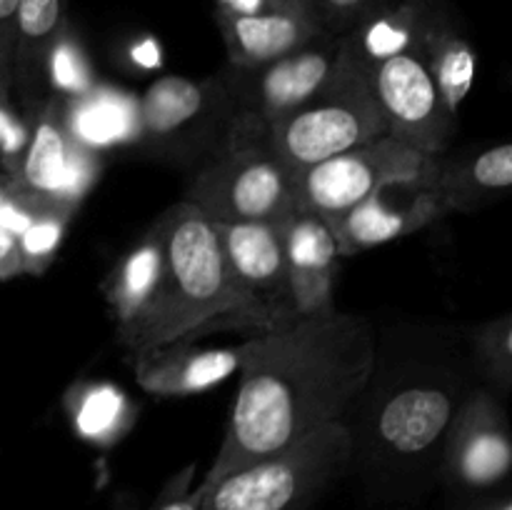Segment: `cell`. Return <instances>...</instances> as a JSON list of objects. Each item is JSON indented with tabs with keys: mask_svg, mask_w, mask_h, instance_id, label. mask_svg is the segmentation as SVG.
Masks as SVG:
<instances>
[{
	"mask_svg": "<svg viewBox=\"0 0 512 510\" xmlns=\"http://www.w3.org/2000/svg\"><path fill=\"white\" fill-rule=\"evenodd\" d=\"M375 335L345 310L300 315L243 343L238 395L208 483L343 420L370 383Z\"/></svg>",
	"mask_w": 512,
	"mask_h": 510,
	"instance_id": "1",
	"label": "cell"
},
{
	"mask_svg": "<svg viewBox=\"0 0 512 510\" xmlns=\"http://www.w3.org/2000/svg\"><path fill=\"white\" fill-rule=\"evenodd\" d=\"M155 223L163 235V278L138 328L120 338L130 353L195 343L223 330L250 338L288 323L238 283L208 215L178 200Z\"/></svg>",
	"mask_w": 512,
	"mask_h": 510,
	"instance_id": "2",
	"label": "cell"
},
{
	"mask_svg": "<svg viewBox=\"0 0 512 510\" xmlns=\"http://www.w3.org/2000/svg\"><path fill=\"white\" fill-rule=\"evenodd\" d=\"M345 420L208 483L200 510H310L353 463Z\"/></svg>",
	"mask_w": 512,
	"mask_h": 510,
	"instance_id": "3",
	"label": "cell"
},
{
	"mask_svg": "<svg viewBox=\"0 0 512 510\" xmlns=\"http://www.w3.org/2000/svg\"><path fill=\"white\" fill-rule=\"evenodd\" d=\"M385 135L383 115L370 90L363 65L345 50L333 78L313 100L268 130V148L298 178V173Z\"/></svg>",
	"mask_w": 512,
	"mask_h": 510,
	"instance_id": "4",
	"label": "cell"
},
{
	"mask_svg": "<svg viewBox=\"0 0 512 510\" xmlns=\"http://www.w3.org/2000/svg\"><path fill=\"white\" fill-rule=\"evenodd\" d=\"M183 200L215 223H283L298 190L268 140H238L195 168Z\"/></svg>",
	"mask_w": 512,
	"mask_h": 510,
	"instance_id": "5",
	"label": "cell"
},
{
	"mask_svg": "<svg viewBox=\"0 0 512 510\" xmlns=\"http://www.w3.org/2000/svg\"><path fill=\"white\" fill-rule=\"evenodd\" d=\"M140 130L135 148L150 158L200 165L230 143L233 105L215 78H158L138 98Z\"/></svg>",
	"mask_w": 512,
	"mask_h": 510,
	"instance_id": "6",
	"label": "cell"
},
{
	"mask_svg": "<svg viewBox=\"0 0 512 510\" xmlns=\"http://www.w3.org/2000/svg\"><path fill=\"white\" fill-rule=\"evenodd\" d=\"M340 60V38L320 35L305 48L273 63L238 68L228 65L218 80L233 105L230 143L265 140L268 130L323 90Z\"/></svg>",
	"mask_w": 512,
	"mask_h": 510,
	"instance_id": "7",
	"label": "cell"
},
{
	"mask_svg": "<svg viewBox=\"0 0 512 510\" xmlns=\"http://www.w3.org/2000/svg\"><path fill=\"white\" fill-rule=\"evenodd\" d=\"M433 155H425L390 135L333 155L295 178L298 208L335 223L370 195L390 185L418 183Z\"/></svg>",
	"mask_w": 512,
	"mask_h": 510,
	"instance_id": "8",
	"label": "cell"
},
{
	"mask_svg": "<svg viewBox=\"0 0 512 510\" xmlns=\"http://www.w3.org/2000/svg\"><path fill=\"white\" fill-rule=\"evenodd\" d=\"M385 123V135L425 155H445L458 125L420 50L363 65Z\"/></svg>",
	"mask_w": 512,
	"mask_h": 510,
	"instance_id": "9",
	"label": "cell"
},
{
	"mask_svg": "<svg viewBox=\"0 0 512 510\" xmlns=\"http://www.w3.org/2000/svg\"><path fill=\"white\" fill-rule=\"evenodd\" d=\"M512 468L510 425L503 403L488 390L465 395L455 408L443 445L440 475L458 495L493 498Z\"/></svg>",
	"mask_w": 512,
	"mask_h": 510,
	"instance_id": "10",
	"label": "cell"
},
{
	"mask_svg": "<svg viewBox=\"0 0 512 510\" xmlns=\"http://www.w3.org/2000/svg\"><path fill=\"white\" fill-rule=\"evenodd\" d=\"M98 175L100 153L73 140L63 120V98L50 95L28 120V143L8 178L35 198L78 208Z\"/></svg>",
	"mask_w": 512,
	"mask_h": 510,
	"instance_id": "11",
	"label": "cell"
},
{
	"mask_svg": "<svg viewBox=\"0 0 512 510\" xmlns=\"http://www.w3.org/2000/svg\"><path fill=\"white\" fill-rule=\"evenodd\" d=\"M455 408L453 393L435 385H408L390 395L373 428L383 463L400 468L420 463L443 445Z\"/></svg>",
	"mask_w": 512,
	"mask_h": 510,
	"instance_id": "12",
	"label": "cell"
},
{
	"mask_svg": "<svg viewBox=\"0 0 512 510\" xmlns=\"http://www.w3.org/2000/svg\"><path fill=\"white\" fill-rule=\"evenodd\" d=\"M280 230L295 318L335 308V275L343 255L335 243L333 225L320 215L295 208L280 223Z\"/></svg>",
	"mask_w": 512,
	"mask_h": 510,
	"instance_id": "13",
	"label": "cell"
},
{
	"mask_svg": "<svg viewBox=\"0 0 512 510\" xmlns=\"http://www.w3.org/2000/svg\"><path fill=\"white\" fill-rule=\"evenodd\" d=\"M215 228L238 283L280 320H293L280 223H215Z\"/></svg>",
	"mask_w": 512,
	"mask_h": 510,
	"instance_id": "14",
	"label": "cell"
},
{
	"mask_svg": "<svg viewBox=\"0 0 512 510\" xmlns=\"http://www.w3.org/2000/svg\"><path fill=\"white\" fill-rule=\"evenodd\" d=\"M65 25L63 0H18L10 53L13 98L25 120L33 118L50 98L48 65Z\"/></svg>",
	"mask_w": 512,
	"mask_h": 510,
	"instance_id": "15",
	"label": "cell"
},
{
	"mask_svg": "<svg viewBox=\"0 0 512 510\" xmlns=\"http://www.w3.org/2000/svg\"><path fill=\"white\" fill-rule=\"evenodd\" d=\"M443 215L438 200L420 183L410 185V195L405 203L393 198V185H390V188L365 198L363 203L350 208L330 225H333L340 255L350 258V255H360L365 250L405 238V235L435 223Z\"/></svg>",
	"mask_w": 512,
	"mask_h": 510,
	"instance_id": "16",
	"label": "cell"
},
{
	"mask_svg": "<svg viewBox=\"0 0 512 510\" xmlns=\"http://www.w3.org/2000/svg\"><path fill=\"white\" fill-rule=\"evenodd\" d=\"M243 343L235 348H198L193 343H168L135 355V383L158 398H185L215 388L238 373Z\"/></svg>",
	"mask_w": 512,
	"mask_h": 510,
	"instance_id": "17",
	"label": "cell"
},
{
	"mask_svg": "<svg viewBox=\"0 0 512 510\" xmlns=\"http://www.w3.org/2000/svg\"><path fill=\"white\" fill-rule=\"evenodd\" d=\"M418 183L438 200L445 215L470 213L510 190L512 145H490L480 153L455 160L448 155H433Z\"/></svg>",
	"mask_w": 512,
	"mask_h": 510,
	"instance_id": "18",
	"label": "cell"
},
{
	"mask_svg": "<svg viewBox=\"0 0 512 510\" xmlns=\"http://www.w3.org/2000/svg\"><path fill=\"white\" fill-rule=\"evenodd\" d=\"M213 18L228 50V65L238 68L273 63L323 35L310 10L273 15H233L213 10Z\"/></svg>",
	"mask_w": 512,
	"mask_h": 510,
	"instance_id": "19",
	"label": "cell"
},
{
	"mask_svg": "<svg viewBox=\"0 0 512 510\" xmlns=\"http://www.w3.org/2000/svg\"><path fill=\"white\" fill-rule=\"evenodd\" d=\"M163 278V235L158 223L115 263L103 283L105 303L115 320L118 340L138 328L153 305Z\"/></svg>",
	"mask_w": 512,
	"mask_h": 510,
	"instance_id": "20",
	"label": "cell"
},
{
	"mask_svg": "<svg viewBox=\"0 0 512 510\" xmlns=\"http://www.w3.org/2000/svg\"><path fill=\"white\" fill-rule=\"evenodd\" d=\"M63 120L73 140L95 153L135 145L140 130L138 98L113 85L95 83L85 93L63 98Z\"/></svg>",
	"mask_w": 512,
	"mask_h": 510,
	"instance_id": "21",
	"label": "cell"
},
{
	"mask_svg": "<svg viewBox=\"0 0 512 510\" xmlns=\"http://www.w3.org/2000/svg\"><path fill=\"white\" fill-rule=\"evenodd\" d=\"M420 55L428 63L448 110L458 115L460 105L468 98L470 88L475 83L478 55H475L473 43L455 30L450 15L438 5L433 8L428 25H425L423 40H420Z\"/></svg>",
	"mask_w": 512,
	"mask_h": 510,
	"instance_id": "22",
	"label": "cell"
},
{
	"mask_svg": "<svg viewBox=\"0 0 512 510\" xmlns=\"http://www.w3.org/2000/svg\"><path fill=\"white\" fill-rule=\"evenodd\" d=\"M65 410L78 438L110 445L123 438L135 420L128 395L110 383H78L65 395Z\"/></svg>",
	"mask_w": 512,
	"mask_h": 510,
	"instance_id": "23",
	"label": "cell"
},
{
	"mask_svg": "<svg viewBox=\"0 0 512 510\" xmlns=\"http://www.w3.org/2000/svg\"><path fill=\"white\" fill-rule=\"evenodd\" d=\"M73 215L75 208H70V205H48L43 213L35 215V220L23 233L15 235L20 250V263H23V275H43L50 268Z\"/></svg>",
	"mask_w": 512,
	"mask_h": 510,
	"instance_id": "24",
	"label": "cell"
},
{
	"mask_svg": "<svg viewBox=\"0 0 512 510\" xmlns=\"http://www.w3.org/2000/svg\"><path fill=\"white\" fill-rule=\"evenodd\" d=\"M473 355L480 370L498 385L510 390L512 383V313L485 320L473 330Z\"/></svg>",
	"mask_w": 512,
	"mask_h": 510,
	"instance_id": "25",
	"label": "cell"
},
{
	"mask_svg": "<svg viewBox=\"0 0 512 510\" xmlns=\"http://www.w3.org/2000/svg\"><path fill=\"white\" fill-rule=\"evenodd\" d=\"M398 3L400 0H308V8L320 33L345 38Z\"/></svg>",
	"mask_w": 512,
	"mask_h": 510,
	"instance_id": "26",
	"label": "cell"
},
{
	"mask_svg": "<svg viewBox=\"0 0 512 510\" xmlns=\"http://www.w3.org/2000/svg\"><path fill=\"white\" fill-rule=\"evenodd\" d=\"M48 80H50V93L60 95V98H70V95L85 93V90L95 85V78L88 68L85 53L80 50V45L75 43L73 35L68 33V28L63 30L60 40L55 43L53 55H50Z\"/></svg>",
	"mask_w": 512,
	"mask_h": 510,
	"instance_id": "27",
	"label": "cell"
},
{
	"mask_svg": "<svg viewBox=\"0 0 512 510\" xmlns=\"http://www.w3.org/2000/svg\"><path fill=\"white\" fill-rule=\"evenodd\" d=\"M28 143V120L20 113L13 98L10 78H0V165L10 175Z\"/></svg>",
	"mask_w": 512,
	"mask_h": 510,
	"instance_id": "28",
	"label": "cell"
},
{
	"mask_svg": "<svg viewBox=\"0 0 512 510\" xmlns=\"http://www.w3.org/2000/svg\"><path fill=\"white\" fill-rule=\"evenodd\" d=\"M193 475L195 465L175 475V478L165 485L163 493L158 495V500L150 505V510H200L205 493H208V483L200 478L198 483L193 485Z\"/></svg>",
	"mask_w": 512,
	"mask_h": 510,
	"instance_id": "29",
	"label": "cell"
},
{
	"mask_svg": "<svg viewBox=\"0 0 512 510\" xmlns=\"http://www.w3.org/2000/svg\"><path fill=\"white\" fill-rule=\"evenodd\" d=\"M215 10L233 15H273L310 10L308 0H215Z\"/></svg>",
	"mask_w": 512,
	"mask_h": 510,
	"instance_id": "30",
	"label": "cell"
},
{
	"mask_svg": "<svg viewBox=\"0 0 512 510\" xmlns=\"http://www.w3.org/2000/svg\"><path fill=\"white\" fill-rule=\"evenodd\" d=\"M15 13H18V0H0V78H10Z\"/></svg>",
	"mask_w": 512,
	"mask_h": 510,
	"instance_id": "31",
	"label": "cell"
},
{
	"mask_svg": "<svg viewBox=\"0 0 512 510\" xmlns=\"http://www.w3.org/2000/svg\"><path fill=\"white\" fill-rule=\"evenodd\" d=\"M23 275V263H20L18 240L10 230L0 225V280H13Z\"/></svg>",
	"mask_w": 512,
	"mask_h": 510,
	"instance_id": "32",
	"label": "cell"
},
{
	"mask_svg": "<svg viewBox=\"0 0 512 510\" xmlns=\"http://www.w3.org/2000/svg\"><path fill=\"white\" fill-rule=\"evenodd\" d=\"M465 510H512V498L508 493L493 495V498H485L480 503H473Z\"/></svg>",
	"mask_w": 512,
	"mask_h": 510,
	"instance_id": "33",
	"label": "cell"
},
{
	"mask_svg": "<svg viewBox=\"0 0 512 510\" xmlns=\"http://www.w3.org/2000/svg\"><path fill=\"white\" fill-rule=\"evenodd\" d=\"M10 193H13V180H10L8 175H0V208L8 203Z\"/></svg>",
	"mask_w": 512,
	"mask_h": 510,
	"instance_id": "34",
	"label": "cell"
}]
</instances>
